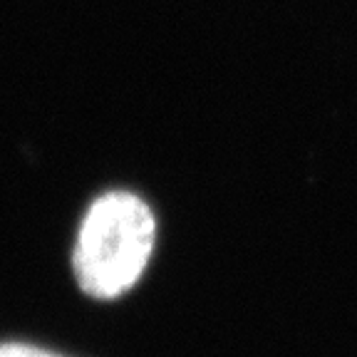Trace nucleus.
Instances as JSON below:
<instances>
[{
  "instance_id": "nucleus-2",
  "label": "nucleus",
  "mask_w": 357,
  "mask_h": 357,
  "mask_svg": "<svg viewBox=\"0 0 357 357\" xmlns=\"http://www.w3.org/2000/svg\"><path fill=\"white\" fill-rule=\"evenodd\" d=\"M0 357H62V355L40 350V347H33V345H17V342H8V345H0Z\"/></svg>"
},
{
  "instance_id": "nucleus-1",
  "label": "nucleus",
  "mask_w": 357,
  "mask_h": 357,
  "mask_svg": "<svg viewBox=\"0 0 357 357\" xmlns=\"http://www.w3.org/2000/svg\"><path fill=\"white\" fill-rule=\"evenodd\" d=\"M156 221L139 196L112 191L89 206L75 243V278L92 298H119L149 263Z\"/></svg>"
}]
</instances>
